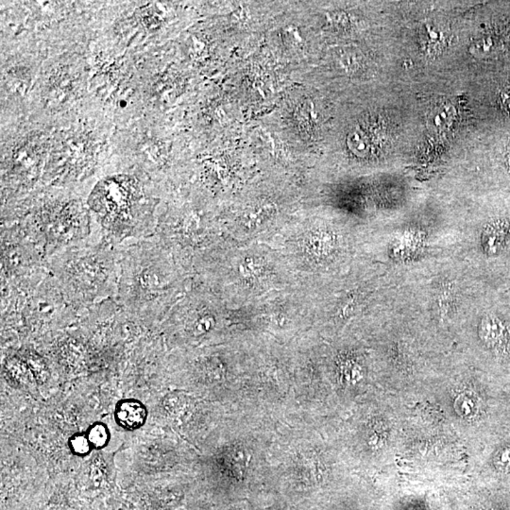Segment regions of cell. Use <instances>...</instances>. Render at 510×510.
<instances>
[{"label":"cell","mask_w":510,"mask_h":510,"mask_svg":"<svg viewBox=\"0 0 510 510\" xmlns=\"http://www.w3.org/2000/svg\"><path fill=\"white\" fill-rule=\"evenodd\" d=\"M47 270L43 251L19 225L2 229L1 280L16 282Z\"/></svg>","instance_id":"4"},{"label":"cell","mask_w":510,"mask_h":510,"mask_svg":"<svg viewBox=\"0 0 510 510\" xmlns=\"http://www.w3.org/2000/svg\"><path fill=\"white\" fill-rule=\"evenodd\" d=\"M68 446L72 454L78 455V457H86L90 454L93 449L86 434H83V433L73 435L69 439Z\"/></svg>","instance_id":"9"},{"label":"cell","mask_w":510,"mask_h":510,"mask_svg":"<svg viewBox=\"0 0 510 510\" xmlns=\"http://www.w3.org/2000/svg\"><path fill=\"white\" fill-rule=\"evenodd\" d=\"M47 268L67 301L86 310L116 300L120 277V246L94 236L88 242L47 258Z\"/></svg>","instance_id":"2"},{"label":"cell","mask_w":510,"mask_h":510,"mask_svg":"<svg viewBox=\"0 0 510 510\" xmlns=\"http://www.w3.org/2000/svg\"><path fill=\"white\" fill-rule=\"evenodd\" d=\"M480 335L486 344L498 345L504 337V327L496 318H487L483 320L480 327Z\"/></svg>","instance_id":"6"},{"label":"cell","mask_w":510,"mask_h":510,"mask_svg":"<svg viewBox=\"0 0 510 510\" xmlns=\"http://www.w3.org/2000/svg\"><path fill=\"white\" fill-rule=\"evenodd\" d=\"M455 408L460 416L471 419L479 414V405L476 398L470 393H462L455 402Z\"/></svg>","instance_id":"7"},{"label":"cell","mask_w":510,"mask_h":510,"mask_svg":"<svg viewBox=\"0 0 510 510\" xmlns=\"http://www.w3.org/2000/svg\"><path fill=\"white\" fill-rule=\"evenodd\" d=\"M93 449L101 450L106 447L110 440L108 428L102 422H94L86 433Z\"/></svg>","instance_id":"8"},{"label":"cell","mask_w":510,"mask_h":510,"mask_svg":"<svg viewBox=\"0 0 510 510\" xmlns=\"http://www.w3.org/2000/svg\"><path fill=\"white\" fill-rule=\"evenodd\" d=\"M494 462L498 469L510 472V446L501 448L495 455Z\"/></svg>","instance_id":"10"},{"label":"cell","mask_w":510,"mask_h":510,"mask_svg":"<svg viewBox=\"0 0 510 510\" xmlns=\"http://www.w3.org/2000/svg\"><path fill=\"white\" fill-rule=\"evenodd\" d=\"M146 201L136 177L114 175L97 183L87 204L104 238L120 246L155 235Z\"/></svg>","instance_id":"3"},{"label":"cell","mask_w":510,"mask_h":510,"mask_svg":"<svg viewBox=\"0 0 510 510\" xmlns=\"http://www.w3.org/2000/svg\"><path fill=\"white\" fill-rule=\"evenodd\" d=\"M509 159H510V145H509Z\"/></svg>","instance_id":"11"},{"label":"cell","mask_w":510,"mask_h":510,"mask_svg":"<svg viewBox=\"0 0 510 510\" xmlns=\"http://www.w3.org/2000/svg\"><path fill=\"white\" fill-rule=\"evenodd\" d=\"M148 410L143 403L136 399L119 400L114 409V420L126 430H136L145 424Z\"/></svg>","instance_id":"5"},{"label":"cell","mask_w":510,"mask_h":510,"mask_svg":"<svg viewBox=\"0 0 510 510\" xmlns=\"http://www.w3.org/2000/svg\"><path fill=\"white\" fill-rule=\"evenodd\" d=\"M181 279L168 247L154 235L120 245V277L116 301L133 317L156 318L170 309Z\"/></svg>","instance_id":"1"}]
</instances>
